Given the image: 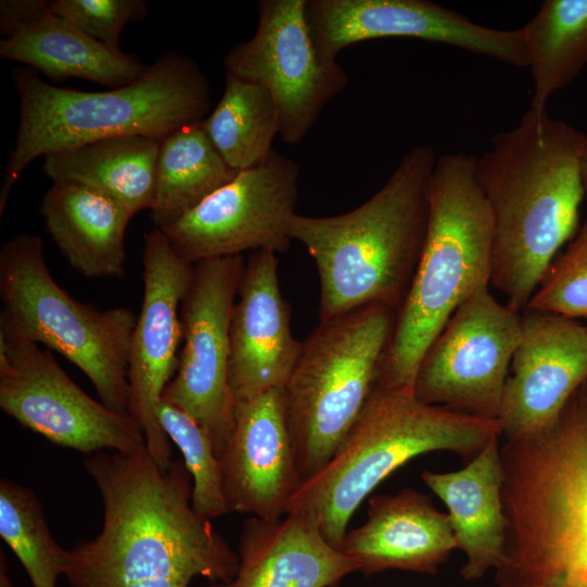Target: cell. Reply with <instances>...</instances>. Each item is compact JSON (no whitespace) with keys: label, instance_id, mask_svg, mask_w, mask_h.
Listing matches in <instances>:
<instances>
[{"label":"cell","instance_id":"obj_1","mask_svg":"<svg viewBox=\"0 0 587 587\" xmlns=\"http://www.w3.org/2000/svg\"><path fill=\"white\" fill-rule=\"evenodd\" d=\"M84 467L103 503L93 539L70 550L68 587H189L197 576L230 580L238 555L191 505L183 461L164 471L147 448L100 451Z\"/></svg>","mask_w":587,"mask_h":587},{"label":"cell","instance_id":"obj_2","mask_svg":"<svg viewBox=\"0 0 587 587\" xmlns=\"http://www.w3.org/2000/svg\"><path fill=\"white\" fill-rule=\"evenodd\" d=\"M586 148V133L528 108L475 158V180L492 217L490 285L521 313L579 228Z\"/></svg>","mask_w":587,"mask_h":587},{"label":"cell","instance_id":"obj_3","mask_svg":"<svg viewBox=\"0 0 587 587\" xmlns=\"http://www.w3.org/2000/svg\"><path fill=\"white\" fill-rule=\"evenodd\" d=\"M437 158L432 145H416L354 210L326 217L294 215L291 239L307 248L319 273L320 321L369 304L399 311L426 235L428 183Z\"/></svg>","mask_w":587,"mask_h":587},{"label":"cell","instance_id":"obj_4","mask_svg":"<svg viewBox=\"0 0 587 587\" xmlns=\"http://www.w3.org/2000/svg\"><path fill=\"white\" fill-rule=\"evenodd\" d=\"M509 562L522 587H587V379L558 420L500 450Z\"/></svg>","mask_w":587,"mask_h":587},{"label":"cell","instance_id":"obj_5","mask_svg":"<svg viewBox=\"0 0 587 587\" xmlns=\"http://www.w3.org/2000/svg\"><path fill=\"white\" fill-rule=\"evenodd\" d=\"M13 78L20 116L3 172L1 214L20 175L36 158L114 137L163 139L204 120L211 107L205 75L176 52L159 57L132 84L107 91L57 87L26 68H15Z\"/></svg>","mask_w":587,"mask_h":587},{"label":"cell","instance_id":"obj_6","mask_svg":"<svg viewBox=\"0 0 587 587\" xmlns=\"http://www.w3.org/2000/svg\"><path fill=\"white\" fill-rule=\"evenodd\" d=\"M475 155L448 152L428 183L426 235L376 384L413 391L419 364L453 312L490 286L492 217L475 180Z\"/></svg>","mask_w":587,"mask_h":587},{"label":"cell","instance_id":"obj_7","mask_svg":"<svg viewBox=\"0 0 587 587\" xmlns=\"http://www.w3.org/2000/svg\"><path fill=\"white\" fill-rule=\"evenodd\" d=\"M500 434L497 420L427 404L412 390L376 384L332 459L301 484L287 513L305 517L339 549L358 507L395 470L436 450L478 453Z\"/></svg>","mask_w":587,"mask_h":587},{"label":"cell","instance_id":"obj_8","mask_svg":"<svg viewBox=\"0 0 587 587\" xmlns=\"http://www.w3.org/2000/svg\"><path fill=\"white\" fill-rule=\"evenodd\" d=\"M0 332L55 350L91 382L101 402L128 414V351L137 317L98 310L52 278L40 237L20 234L0 251ZM129 415V414H128Z\"/></svg>","mask_w":587,"mask_h":587},{"label":"cell","instance_id":"obj_9","mask_svg":"<svg viewBox=\"0 0 587 587\" xmlns=\"http://www.w3.org/2000/svg\"><path fill=\"white\" fill-rule=\"evenodd\" d=\"M398 310L369 304L320 321L284 386L301 484L320 472L377 382Z\"/></svg>","mask_w":587,"mask_h":587},{"label":"cell","instance_id":"obj_10","mask_svg":"<svg viewBox=\"0 0 587 587\" xmlns=\"http://www.w3.org/2000/svg\"><path fill=\"white\" fill-rule=\"evenodd\" d=\"M522 313L489 287L465 300L424 353L413 392L424 403L499 417L508 372L522 337Z\"/></svg>","mask_w":587,"mask_h":587},{"label":"cell","instance_id":"obj_11","mask_svg":"<svg viewBox=\"0 0 587 587\" xmlns=\"http://www.w3.org/2000/svg\"><path fill=\"white\" fill-rule=\"evenodd\" d=\"M241 255L193 264L180 305L183 349L162 399L193 417L221 458L235 426L229 386V326L245 268Z\"/></svg>","mask_w":587,"mask_h":587},{"label":"cell","instance_id":"obj_12","mask_svg":"<svg viewBox=\"0 0 587 587\" xmlns=\"http://www.w3.org/2000/svg\"><path fill=\"white\" fill-rule=\"evenodd\" d=\"M0 408L52 444L86 455L147 448L142 430L130 415L89 397L38 344L3 332Z\"/></svg>","mask_w":587,"mask_h":587},{"label":"cell","instance_id":"obj_13","mask_svg":"<svg viewBox=\"0 0 587 587\" xmlns=\"http://www.w3.org/2000/svg\"><path fill=\"white\" fill-rule=\"evenodd\" d=\"M307 0H261L253 36L229 49L226 73L262 85L279 116V136L301 142L326 104L349 83L338 61L317 52L307 18Z\"/></svg>","mask_w":587,"mask_h":587},{"label":"cell","instance_id":"obj_14","mask_svg":"<svg viewBox=\"0 0 587 587\" xmlns=\"http://www.w3.org/2000/svg\"><path fill=\"white\" fill-rule=\"evenodd\" d=\"M298 178L297 163L273 149L161 230L192 265L247 250L283 252L292 240Z\"/></svg>","mask_w":587,"mask_h":587},{"label":"cell","instance_id":"obj_15","mask_svg":"<svg viewBox=\"0 0 587 587\" xmlns=\"http://www.w3.org/2000/svg\"><path fill=\"white\" fill-rule=\"evenodd\" d=\"M142 266L143 297L128 351V414L141 428L148 452L166 471L174 459L158 409L178 366L180 305L193 265L174 251L160 228H154L143 237Z\"/></svg>","mask_w":587,"mask_h":587},{"label":"cell","instance_id":"obj_16","mask_svg":"<svg viewBox=\"0 0 587 587\" xmlns=\"http://www.w3.org/2000/svg\"><path fill=\"white\" fill-rule=\"evenodd\" d=\"M305 18L326 61H337L339 52L357 42L413 38L527 67L521 28L487 27L427 0H307Z\"/></svg>","mask_w":587,"mask_h":587},{"label":"cell","instance_id":"obj_17","mask_svg":"<svg viewBox=\"0 0 587 587\" xmlns=\"http://www.w3.org/2000/svg\"><path fill=\"white\" fill-rule=\"evenodd\" d=\"M498 422L507 439L551 426L587 379V327L562 315L526 309Z\"/></svg>","mask_w":587,"mask_h":587},{"label":"cell","instance_id":"obj_18","mask_svg":"<svg viewBox=\"0 0 587 587\" xmlns=\"http://www.w3.org/2000/svg\"><path fill=\"white\" fill-rule=\"evenodd\" d=\"M229 512L276 520L301 486L284 387L240 401L221 458Z\"/></svg>","mask_w":587,"mask_h":587},{"label":"cell","instance_id":"obj_19","mask_svg":"<svg viewBox=\"0 0 587 587\" xmlns=\"http://www.w3.org/2000/svg\"><path fill=\"white\" fill-rule=\"evenodd\" d=\"M276 252L253 251L245 264L229 326V386L235 403L284 387L302 342L278 282Z\"/></svg>","mask_w":587,"mask_h":587},{"label":"cell","instance_id":"obj_20","mask_svg":"<svg viewBox=\"0 0 587 587\" xmlns=\"http://www.w3.org/2000/svg\"><path fill=\"white\" fill-rule=\"evenodd\" d=\"M455 547L449 515L424 495L403 489L372 497L365 523L347 530L339 549L364 574L390 569L433 573Z\"/></svg>","mask_w":587,"mask_h":587},{"label":"cell","instance_id":"obj_21","mask_svg":"<svg viewBox=\"0 0 587 587\" xmlns=\"http://www.w3.org/2000/svg\"><path fill=\"white\" fill-rule=\"evenodd\" d=\"M235 576L214 587H335L354 563L302 515L250 516L238 541Z\"/></svg>","mask_w":587,"mask_h":587},{"label":"cell","instance_id":"obj_22","mask_svg":"<svg viewBox=\"0 0 587 587\" xmlns=\"http://www.w3.org/2000/svg\"><path fill=\"white\" fill-rule=\"evenodd\" d=\"M424 483L446 503L457 547L466 555L462 576L475 579L509 561L508 522L503 511L502 466L498 436L464 469L425 471Z\"/></svg>","mask_w":587,"mask_h":587},{"label":"cell","instance_id":"obj_23","mask_svg":"<svg viewBox=\"0 0 587 587\" xmlns=\"http://www.w3.org/2000/svg\"><path fill=\"white\" fill-rule=\"evenodd\" d=\"M40 212L67 262L88 278L124 275L125 234L132 215L116 201L73 183H53Z\"/></svg>","mask_w":587,"mask_h":587},{"label":"cell","instance_id":"obj_24","mask_svg":"<svg viewBox=\"0 0 587 587\" xmlns=\"http://www.w3.org/2000/svg\"><path fill=\"white\" fill-rule=\"evenodd\" d=\"M0 55L54 79L84 78L110 89L132 84L148 68L136 57L102 43L52 13L2 38Z\"/></svg>","mask_w":587,"mask_h":587},{"label":"cell","instance_id":"obj_25","mask_svg":"<svg viewBox=\"0 0 587 587\" xmlns=\"http://www.w3.org/2000/svg\"><path fill=\"white\" fill-rule=\"evenodd\" d=\"M161 139L135 135L102 139L45 157L53 183L95 189L132 216L151 208Z\"/></svg>","mask_w":587,"mask_h":587},{"label":"cell","instance_id":"obj_26","mask_svg":"<svg viewBox=\"0 0 587 587\" xmlns=\"http://www.w3.org/2000/svg\"><path fill=\"white\" fill-rule=\"evenodd\" d=\"M521 30L534 85L529 109L546 111L587 66V0H545Z\"/></svg>","mask_w":587,"mask_h":587},{"label":"cell","instance_id":"obj_27","mask_svg":"<svg viewBox=\"0 0 587 587\" xmlns=\"http://www.w3.org/2000/svg\"><path fill=\"white\" fill-rule=\"evenodd\" d=\"M202 121L185 125L161 139L150 208L157 228L171 225L238 174L214 149Z\"/></svg>","mask_w":587,"mask_h":587},{"label":"cell","instance_id":"obj_28","mask_svg":"<svg viewBox=\"0 0 587 587\" xmlns=\"http://www.w3.org/2000/svg\"><path fill=\"white\" fill-rule=\"evenodd\" d=\"M201 125L214 149L236 172L265 160L279 135V116L270 92L227 73L223 95Z\"/></svg>","mask_w":587,"mask_h":587},{"label":"cell","instance_id":"obj_29","mask_svg":"<svg viewBox=\"0 0 587 587\" xmlns=\"http://www.w3.org/2000/svg\"><path fill=\"white\" fill-rule=\"evenodd\" d=\"M0 536L25 569L33 587H57L70 550L52 537L37 495L11 479L0 480Z\"/></svg>","mask_w":587,"mask_h":587},{"label":"cell","instance_id":"obj_30","mask_svg":"<svg viewBox=\"0 0 587 587\" xmlns=\"http://www.w3.org/2000/svg\"><path fill=\"white\" fill-rule=\"evenodd\" d=\"M158 419L168 439L182 452L191 476L193 510L208 520L228 513L221 461L208 433L193 417L163 399Z\"/></svg>","mask_w":587,"mask_h":587},{"label":"cell","instance_id":"obj_31","mask_svg":"<svg viewBox=\"0 0 587 587\" xmlns=\"http://www.w3.org/2000/svg\"><path fill=\"white\" fill-rule=\"evenodd\" d=\"M526 309L587 320V215L549 265Z\"/></svg>","mask_w":587,"mask_h":587},{"label":"cell","instance_id":"obj_32","mask_svg":"<svg viewBox=\"0 0 587 587\" xmlns=\"http://www.w3.org/2000/svg\"><path fill=\"white\" fill-rule=\"evenodd\" d=\"M148 11L143 0H54L51 13L101 41L120 49L123 28L133 21L141 20Z\"/></svg>","mask_w":587,"mask_h":587},{"label":"cell","instance_id":"obj_33","mask_svg":"<svg viewBox=\"0 0 587 587\" xmlns=\"http://www.w3.org/2000/svg\"><path fill=\"white\" fill-rule=\"evenodd\" d=\"M51 13V1L47 0H1L0 33L9 37L23 26Z\"/></svg>","mask_w":587,"mask_h":587},{"label":"cell","instance_id":"obj_34","mask_svg":"<svg viewBox=\"0 0 587 587\" xmlns=\"http://www.w3.org/2000/svg\"><path fill=\"white\" fill-rule=\"evenodd\" d=\"M0 587H14L8 570V560L3 551H0Z\"/></svg>","mask_w":587,"mask_h":587},{"label":"cell","instance_id":"obj_35","mask_svg":"<svg viewBox=\"0 0 587 587\" xmlns=\"http://www.w3.org/2000/svg\"><path fill=\"white\" fill-rule=\"evenodd\" d=\"M580 177L587 196V148L584 151L580 160Z\"/></svg>","mask_w":587,"mask_h":587},{"label":"cell","instance_id":"obj_36","mask_svg":"<svg viewBox=\"0 0 587 587\" xmlns=\"http://www.w3.org/2000/svg\"><path fill=\"white\" fill-rule=\"evenodd\" d=\"M210 587H214V585L212 584Z\"/></svg>","mask_w":587,"mask_h":587}]
</instances>
